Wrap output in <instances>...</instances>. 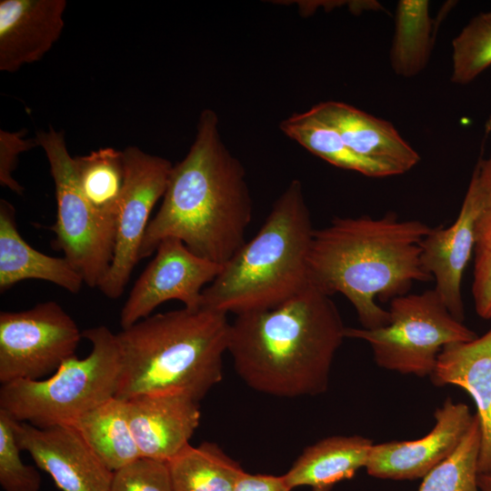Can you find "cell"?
Listing matches in <instances>:
<instances>
[{
	"label": "cell",
	"mask_w": 491,
	"mask_h": 491,
	"mask_svg": "<svg viewBox=\"0 0 491 491\" xmlns=\"http://www.w3.org/2000/svg\"><path fill=\"white\" fill-rule=\"evenodd\" d=\"M222 267L195 255L181 240L165 238L121 310L122 329L149 316L154 309L169 300H178L188 309L201 308L204 289Z\"/></svg>",
	"instance_id": "8fae6325"
},
{
	"label": "cell",
	"mask_w": 491,
	"mask_h": 491,
	"mask_svg": "<svg viewBox=\"0 0 491 491\" xmlns=\"http://www.w3.org/2000/svg\"><path fill=\"white\" fill-rule=\"evenodd\" d=\"M429 377L436 386L463 388L474 400L481 430L478 474L491 476V327L474 340L446 346Z\"/></svg>",
	"instance_id": "e0dca14e"
},
{
	"label": "cell",
	"mask_w": 491,
	"mask_h": 491,
	"mask_svg": "<svg viewBox=\"0 0 491 491\" xmlns=\"http://www.w3.org/2000/svg\"><path fill=\"white\" fill-rule=\"evenodd\" d=\"M279 128L307 151L336 167L369 177L398 175L394 168L355 153L334 127L310 110L291 115L281 121Z\"/></svg>",
	"instance_id": "7402d4cb"
},
{
	"label": "cell",
	"mask_w": 491,
	"mask_h": 491,
	"mask_svg": "<svg viewBox=\"0 0 491 491\" xmlns=\"http://www.w3.org/2000/svg\"><path fill=\"white\" fill-rule=\"evenodd\" d=\"M15 211L5 199L0 200V291L26 279L53 283L77 294L84 279L64 256L55 257L33 248L21 236L15 223Z\"/></svg>",
	"instance_id": "d6986e66"
},
{
	"label": "cell",
	"mask_w": 491,
	"mask_h": 491,
	"mask_svg": "<svg viewBox=\"0 0 491 491\" xmlns=\"http://www.w3.org/2000/svg\"><path fill=\"white\" fill-rule=\"evenodd\" d=\"M14 419L0 409V485L5 491H39L41 476L32 466L23 463Z\"/></svg>",
	"instance_id": "f1b7e54d"
},
{
	"label": "cell",
	"mask_w": 491,
	"mask_h": 491,
	"mask_svg": "<svg viewBox=\"0 0 491 491\" xmlns=\"http://www.w3.org/2000/svg\"><path fill=\"white\" fill-rule=\"evenodd\" d=\"M389 323L376 328L346 327V338L364 340L382 368L419 377L430 376L441 350L477 335L456 319L434 289L390 300Z\"/></svg>",
	"instance_id": "52a82bcc"
},
{
	"label": "cell",
	"mask_w": 491,
	"mask_h": 491,
	"mask_svg": "<svg viewBox=\"0 0 491 491\" xmlns=\"http://www.w3.org/2000/svg\"><path fill=\"white\" fill-rule=\"evenodd\" d=\"M435 426L426 436L406 441L373 445L366 470L381 479L423 478L459 446L472 425L474 415L463 403L450 397L436 408Z\"/></svg>",
	"instance_id": "4fadbf2b"
},
{
	"label": "cell",
	"mask_w": 491,
	"mask_h": 491,
	"mask_svg": "<svg viewBox=\"0 0 491 491\" xmlns=\"http://www.w3.org/2000/svg\"><path fill=\"white\" fill-rule=\"evenodd\" d=\"M477 209L476 185L471 177L455 222L447 227H431L419 245L423 270L435 280L434 290L460 322L465 318L461 284L475 252Z\"/></svg>",
	"instance_id": "5bb4252c"
},
{
	"label": "cell",
	"mask_w": 491,
	"mask_h": 491,
	"mask_svg": "<svg viewBox=\"0 0 491 491\" xmlns=\"http://www.w3.org/2000/svg\"><path fill=\"white\" fill-rule=\"evenodd\" d=\"M65 7V0H1L0 70L39 61L62 34Z\"/></svg>",
	"instance_id": "2e32d148"
},
{
	"label": "cell",
	"mask_w": 491,
	"mask_h": 491,
	"mask_svg": "<svg viewBox=\"0 0 491 491\" xmlns=\"http://www.w3.org/2000/svg\"><path fill=\"white\" fill-rule=\"evenodd\" d=\"M14 430L21 450L61 491H109L114 472L73 426L37 427L14 419Z\"/></svg>",
	"instance_id": "7c38bea8"
},
{
	"label": "cell",
	"mask_w": 491,
	"mask_h": 491,
	"mask_svg": "<svg viewBox=\"0 0 491 491\" xmlns=\"http://www.w3.org/2000/svg\"><path fill=\"white\" fill-rule=\"evenodd\" d=\"M81 337L75 320L55 301L1 311V384L43 379L75 356Z\"/></svg>",
	"instance_id": "9c48e42d"
},
{
	"label": "cell",
	"mask_w": 491,
	"mask_h": 491,
	"mask_svg": "<svg viewBox=\"0 0 491 491\" xmlns=\"http://www.w3.org/2000/svg\"><path fill=\"white\" fill-rule=\"evenodd\" d=\"M92 349L85 358L66 359L51 376L3 384L0 409L18 422L37 427L72 425L115 397L121 373L116 334L99 326L82 332Z\"/></svg>",
	"instance_id": "8992f818"
},
{
	"label": "cell",
	"mask_w": 491,
	"mask_h": 491,
	"mask_svg": "<svg viewBox=\"0 0 491 491\" xmlns=\"http://www.w3.org/2000/svg\"><path fill=\"white\" fill-rule=\"evenodd\" d=\"M283 476L244 472L234 491H291Z\"/></svg>",
	"instance_id": "1f68e13d"
},
{
	"label": "cell",
	"mask_w": 491,
	"mask_h": 491,
	"mask_svg": "<svg viewBox=\"0 0 491 491\" xmlns=\"http://www.w3.org/2000/svg\"><path fill=\"white\" fill-rule=\"evenodd\" d=\"M431 227L399 220L394 213L336 217L315 229L307 259L309 285L331 296L342 294L363 328L389 323L388 310L376 301L404 296L414 282H430L420 264V243Z\"/></svg>",
	"instance_id": "3957f363"
},
{
	"label": "cell",
	"mask_w": 491,
	"mask_h": 491,
	"mask_svg": "<svg viewBox=\"0 0 491 491\" xmlns=\"http://www.w3.org/2000/svg\"><path fill=\"white\" fill-rule=\"evenodd\" d=\"M427 0H400L395 13V30L389 52L394 73L411 78L427 65L437 25L429 15Z\"/></svg>",
	"instance_id": "cb8c5ba5"
},
{
	"label": "cell",
	"mask_w": 491,
	"mask_h": 491,
	"mask_svg": "<svg viewBox=\"0 0 491 491\" xmlns=\"http://www.w3.org/2000/svg\"><path fill=\"white\" fill-rule=\"evenodd\" d=\"M109 491H172L167 464L140 457L114 472Z\"/></svg>",
	"instance_id": "f546056e"
},
{
	"label": "cell",
	"mask_w": 491,
	"mask_h": 491,
	"mask_svg": "<svg viewBox=\"0 0 491 491\" xmlns=\"http://www.w3.org/2000/svg\"><path fill=\"white\" fill-rule=\"evenodd\" d=\"M166 464L172 491H234L245 472L212 442L188 444Z\"/></svg>",
	"instance_id": "603a6c76"
},
{
	"label": "cell",
	"mask_w": 491,
	"mask_h": 491,
	"mask_svg": "<svg viewBox=\"0 0 491 491\" xmlns=\"http://www.w3.org/2000/svg\"><path fill=\"white\" fill-rule=\"evenodd\" d=\"M73 158L85 199L99 218L115 226L125 179L124 152L103 147Z\"/></svg>",
	"instance_id": "d4e9b609"
},
{
	"label": "cell",
	"mask_w": 491,
	"mask_h": 491,
	"mask_svg": "<svg viewBox=\"0 0 491 491\" xmlns=\"http://www.w3.org/2000/svg\"><path fill=\"white\" fill-rule=\"evenodd\" d=\"M345 330L331 296L309 286L276 307L235 316L227 352L240 378L259 393L316 396L328 388Z\"/></svg>",
	"instance_id": "7a4b0ae2"
},
{
	"label": "cell",
	"mask_w": 491,
	"mask_h": 491,
	"mask_svg": "<svg viewBox=\"0 0 491 491\" xmlns=\"http://www.w3.org/2000/svg\"><path fill=\"white\" fill-rule=\"evenodd\" d=\"M478 486L480 491H491V476L478 475Z\"/></svg>",
	"instance_id": "d6a6232c"
},
{
	"label": "cell",
	"mask_w": 491,
	"mask_h": 491,
	"mask_svg": "<svg viewBox=\"0 0 491 491\" xmlns=\"http://www.w3.org/2000/svg\"><path fill=\"white\" fill-rule=\"evenodd\" d=\"M25 130L7 132L0 130V184L16 194L23 193L22 185L14 178L21 153L38 146L36 138L25 139Z\"/></svg>",
	"instance_id": "4dcf8cb0"
},
{
	"label": "cell",
	"mask_w": 491,
	"mask_h": 491,
	"mask_svg": "<svg viewBox=\"0 0 491 491\" xmlns=\"http://www.w3.org/2000/svg\"><path fill=\"white\" fill-rule=\"evenodd\" d=\"M315 228L303 185L293 179L256 235L202 293V307L235 316L276 307L309 286Z\"/></svg>",
	"instance_id": "5b68a950"
},
{
	"label": "cell",
	"mask_w": 491,
	"mask_h": 491,
	"mask_svg": "<svg viewBox=\"0 0 491 491\" xmlns=\"http://www.w3.org/2000/svg\"><path fill=\"white\" fill-rule=\"evenodd\" d=\"M196 127L188 153L173 165L139 259L175 237L195 255L224 266L246 243L253 201L245 167L223 141L214 110L204 109Z\"/></svg>",
	"instance_id": "6da1fadb"
},
{
	"label": "cell",
	"mask_w": 491,
	"mask_h": 491,
	"mask_svg": "<svg viewBox=\"0 0 491 491\" xmlns=\"http://www.w3.org/2000/svg\"><path fill=\"white\" fill-rule=\"evenodd\" d=\"M230 324L226 314L183 307L122 329L115 397L183 393L200 402L223 378Z\"/></svg>",
	"instance_id": "277c9868"
},
{
	"label": "cell",
	"mask_w": 491,
	"mask_h": 491,
	"mask_svg": "<svg viewBox=\"0 0 491 491\" xmlns=\"http://www.w3.org/2000/svg\"><path fill=\"white\" fill-rule=\"evenodd\" d=\"M491 66V12L475 15L452 40L453 84L466 85Z\"/></svg>",
	"instance_id": "83f0119b"
},
{
	"label": "cell",
	"mask_w": 491,
	"mask_h": 491,
	"mask_svg": "<svg viewBox=\"0 0 491 491\" xmlns=\"http://www.w3.org/2000/svg\"><path fill=\"white\" fill-rule=\"evenodd\" d=\"M71 426L113 472L142 457L129 425L125 400L112 397Z\"/></svg>",
	"instance_id": "44dd1931"
},
{
	"label": "cell",
	"mask_w": 491,
	"mask_h": 491,
	"mask_svg": "<svg viewBox=\"0 0 491 491\" xmlns=\"http://www.w3.org/2000/svg\"><path fill=\"white\" fill-rule=\"evenodd\" d=\"M481 430L477 416L456 449L423 477L418 491H480L478 456Z\"/></svg>",
	"instance_id": "4316f807"
},
{
	"label": "cell",
	"mask_w": 491,
	"mask_h": 491,
	"mask_svg": "<svg viewBox=\"0 0 491 491\" xmlns=\"http://www.w3.org/2000/svg\"><path fill=\"white\" fill-rule=\"evenodd\" d=\"M490 133L491 118L486 122L481 154L471 176L478 200L471 292L477 316L486 320L491 319V155L485 158L483 152Z\"/></svg>",
	"instance_id": "484cf974"
},
{
	"label": "cell",
	"mask_w": 491,
	"mask_h": 491,
	"mask_svg": "<svg viewBox=\"0 0 491 491\" xmlns=\"http://www.w3.org/2000/svg\"><path fill=\"white\" fill-rule=\"evenodd\" d=\"M309 110L334 127L355 153L388 165L398 175L411 170L421 159L386 120L338 101L321 102Z\"/></svg>",
	"instance_id": "ac0fdd59"
},
{
	"label": "cell",
	"mask_w": 491,
	"mask_h": 491,
	"mask_svg": "<svg viewBox=\"0 0 491 491\" xmlns=\"http://www.w3.org/2000/svg\"><path fill=\"white\" fill-rule=\"evenodd\" d=\"M125 167L124 190L115 221V247L109 270L99 289L108 298L122 296L139 259L150 215L163 198L172 163L137 146L123 150Z\"/></svg>",
	"instance_id": "30bf717a"
},
{
	"label": "cell",
	"mask_w": 491,
	"mask_h": 491,
	"mask_svg": "<svg viewBox=\"0 0 491 491\" xmlns=\"http://www.w3.org/2000/svg\"><path fill=\"white\" fill-rule=\"evenodd\" d=\"M35 138L45 153L55 184L57 213L51 227L53 247L63 251L85 285L99 288L112 262L115 226L99 218L85 199L64 132L50 127Z\"/></svg>",
	"instance_id": "ba28073f"
},
{
	"label": "cell",
	"mask_w": 491,
	"mask_h": 491,
	"mask_svg": "<svg viewBox=\"0 0 491 491\" xmlns=\"http://www.w3.org/2000/svg\"><path fill=\"white\" fill-rule=\"evenodd\" d=\"M373 442L361 436H332L307 446L283 475L293 489L308 486L312 491H331L366 467Z\"/></svg>",
	"instance_id": "ffe728a7"
},
{
	"label": "cell",
	"mask_w": 491,
	"mask_h": 491,
	"mask_svg": "<svg viewBox=\"0 0 491 491\" xmlns=\"http://www.w3.org/2000/svg\"><path fill=\"white\" fill-rule=\"evenodd\" d=\"M126 401L142 457L167 462L189 444L199 426V402L183 393L140 395Z\"/></svg>",
	"instance_id": "9a60e30c"
}]
</instances>
